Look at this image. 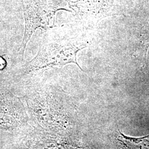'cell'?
Returning <instances> with one entry per match:
<instances>
[{
  "mask_svg": "<svg viewBox=\"0 0 149 149\" xmlns=\"http://www.w3.org/2000/svg\"><path fill=\"white\" fill-rule=\"evenodd\" d=\"M90 45L89 39L74 38L59 42L47 43L40 48L36 64L40 69L53 66H63L69 63L75 64L80 69L76 55L81 50Z\"/></svg>",
  "mask_w": 149,
  "mask_h": 149,
  "instance_id": "6da1fadb",
  "label": "cell"
},
{
  "mask_svg": "<svg viewBox=\"0 0 149 149\" xmlns=\"http://www.w3.org/2000/svg\"><path fill=\"white\" fill-rule=\"evenodd\" d=\"M114 0L69 1V5L76 17L86 24L96 23L112 15Z\"/></svg>",
  "mask_w": 149,
  "mask_h": 149,
  "instance_id": "7a4b0ae2",
  "label": "cell"
},
{
  "mask_svg": "<svg viewBox=\"0 0 149 149\" xmlns=\"http://www.w3.org/2000/svg\"><path fill=\"white\" fill-rule=\"evenodd\" d=\"M59 9L61 8L58 6H54L45 0L44 2H40L38 6L32 9V12L26 8L24 9L27 29L21 47V49H23L22 54L28 41L36 28L48 29L53 26L55 12Z\"/></svg>",
  "mask_w": 149,
  "mask_h": 149,
  "instance_id": "3957f363",
  "label": "cell"
},
{
  "mask_svg": "<svg viewBox=\"0 0 149 149\" xmlns=\"http://www.w3.org/2000/svg\"><path fill=\"white\" fill-rule=\"evenodd\" d=\"M117 140L122 149H149V135L141 138H134L119 132Z\"/></svg>",
  "mask_w": 149,
  "mask_h": 149,
  "instance_id": "277c9868",
  "label": "cell"
},
{
  "mask_svg": "<svg viewBox=\"0 0 149 149\" xmlns=\"http://www.w3.org/2000/svg\"><path fill=\"white\" fill-rule=\"evenodd\" d=\"M140 52L144 56V64L146 62L147 53L149 48V23L142 27L139 38Z\"/></svg>",
  "mask_w": 149,
  "mask_h": 149,
  "instance_id": "5b68a950",
  "label": "cell"
},
{
  "mask_svg": "<svg viewBox=\"0 0 149 149\" xmlns=\"http://www.w3.org/2000/svg\"><path fill=\"white\" fill-rule=\"evenodd\" d=\"M143 6L149 7V0H143Z\"/></svg>",
  "mask_w": 149,
  "mask_h": 149,
  "instance_id": "8992f818",
  "label": "cell"
}]
</instances>
